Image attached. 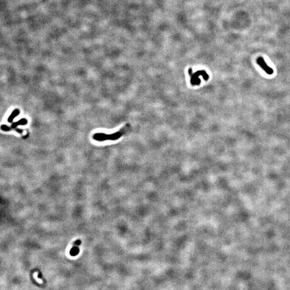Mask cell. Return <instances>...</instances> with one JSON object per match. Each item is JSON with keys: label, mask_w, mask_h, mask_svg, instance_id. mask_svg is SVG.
Masks as SVG:
<instances>
[{"label": "cell", "mask_w": 290, "mask_h": 290, "mask_svg": "<svg viewBox=\"0 0 290 290\" xmlns=\"http://www.w3.org/2000/svg\"><path fill=\"white\" fill-rule=\"evenodd\" d=\"M27 124V119H22L21 120H19L18 122H16V123H14L12 125V126H11V128L12 129H14L16 127H17V126L19 125H25Z\"/></svg>", "instance_id": "4"}, {"label": "cell", "mask_w": 290, "mask_h": 290, "mask_svg": "<svg viewBox=\"0 0 290 290\" xmlns=\"http://www.w3.org/2000/svg\"><path fill=\"white\" fill-rule=\"evenodd\" d=\"M37 276H38V272H35V273H34V274H33V277H34V278L35 279V280H37V282L39 283L40 284H43V280H42V279H40L37 278Z\"/></svg>", "instance_id": "5"}, {"label": "cell", "mask_w": 290, "mask_h": 290, "mask_svg": "<svg viewBox=\"0 0 290 290\" xmlns=\"http://www.w3.org/2000/svg\"><path fill=\"white\" fill-rule=\"evenodd\" d=\"M20 114V111L18 109H15L14 110L12 114H11V115L9 117L8 119V121L9 122V123H12V122L13 121L14 118L17 116L18 115H19Z\"/></svg>", "instance_id": "3"}, {"label": "cell", "mask_w": 290, "mask_h": 290, "mask_svg": "<svg viewBox=\"0 0 290 290\" xmlns=\"http://www.w3.org/2000/svg\"><path fill=\"white\" fill-rule=\"evenodd\" d=\"M256 61H257V64L259 65V66L261 67L268 74L272 75L274 73V70L268 66V65L265 62L264 60L263 59L262 57H259L257 59Z\"/></svg>", "instance_id": "2"}, {"label": "cell", "mask_w": 290, "mask_h": 290, "mask_svg": "<svg viewBox=\"0 0 290 290\" xmlns=\"http://www.w3.org/2000/svg\"><path fill=\"white\" fill-rule=\"evenodd\" d=\"M126 127H124L123 129H122L121 131H119L117 133L110 134V135H107L106 134L103 133H97L95 134L94 135V139L96 140L97 141H104L106 140H114L118 139V138L122 136V134L125 133V131L126 130Z\"/></svg>", "instance_id": "1"}]
</instances>
